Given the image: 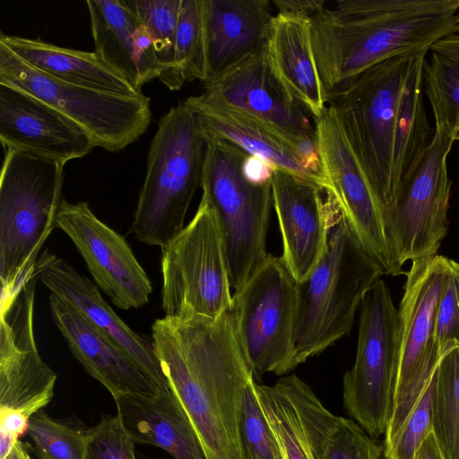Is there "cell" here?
<instances>
[{"instance_id":"3957f363","label":"cell","mask_w":459,"mask_h":459,"mask_svg":"<svg viewBox=\"0 0 459 459\" xmlns=\"http://www.w3.org/2000/svg\"><path fill=\"white\" fill-rule=\"evenodd\" d=\"M384 273L340 215L317 266L297 283L295 367L348 334L358 307Z\"/></svg>"},{"instance_id":"9c48e42d","label":"cell","mask_w":459,"mask_h":459,"mask_svg":"<svg viewBox=\"0 0 459 459\" xmlns=\"http://www.w3.org/2000/svg\"><path fill=\"white\" fill-rule=\"evenodd\" d=\"M35 270L0 302V445L13 447L30 418L53 398L56 374L41 359L33 328Z\"/></svg>"},{"instance_id":"e575fe53","label":"cell","mask_w":459,"mask_h":459,"mask_svg":"<svg viewBox=\"0 0 459 459\" xmlns=\"http://www.w3.org/2000/svg\"><path fill=\"white\" fill-rule=\"evenodd\" d=\"M238 427L243 459H284L260 403L255 378L244 391Z\"/></svg>"},{"instance_id":"1f68e13d","label":"cell","mask_w":459,"mask_h":459,"mask_svg":"<svg viewBox=\"0 0 459 459\" xmlns=\"http://www.w3.org/2000/svg\"><path fill=\"white\" fill-rule=\"evenodd\" d=\"M423 91L435 128L454 137L459 130V59L432 51L423 65Z\"/></svg>"},{"instance_id":"7402d4cb","label":"cell","mask_w":459,"mask_h":459,"mask_svg":"<svg viewBox=\"0 0 459 459\" xmlns=\"http://www.w3.org/2000/svg\"><path fill=\"white\" fill-rule=\"evenodd\" d=\"M49 307L52 319L73 355L113 398L160 392L117 343L69 303L50 293Z\"/></svg>"},{"instance_id":"8d00e7d4","label":"cell","mask_w":459,"mask_h":459,"mask_svg":"<svg viewBox=\"0 0 459 459\" xmlns=\"http://www.w3.org/2000/svg\"><path fill=\"white\" fill-rule=\"evenodd\" d=\"M433 390L434 378L432 376L427 388L402 429L391 443L384 447L385 459H415L420 446L432 433Z\"/></svg>"},{"instance_id":"8fae6325","label":"cell","mask_w":459,"mask_h":459,"mask_svg":"<svg viewBox=\"0 0 459 459\" xmlns=\"http://www.w3.org/2000/svg\"><path fill=\"white\" fill-rule=\"evenodd\" d=\"M0 83L48 104L82 131L95 147L119 152L147 129L150 98L90 90L50 77L25 63L0 42Z\"/></svg>"},{"instance_id":"f1b7e54d","label":"cell","mask_w":459,"mask_h":459,"mask_svg":"<svg viewBox=\"0 0 459 459\" xmlns=\"http://www.w3.org/2000/svg\"><path fill=\"white\" fill-rule=\"evenodd\" d=\"M429 50L415 53L400 97L394 130V199L398 187L414 169L435 135L423 100V65Z\"/></svg>"},{"instance_id":"60d3db41","label":"cell","mask_w":459,"mask_h":459,"mask_svg":"<svg viewBox=\"0 0 459 459\" xmlns=\"http://www.w3.org/2000/svg\"><path fill=\"white\" fill-rule=\"evenodd\" d=\"M272 4L276 6L278 13H290L312 17L325 8L324 0H276Z\"/></svg>"},{"instance_id":"6da1fadb","label":"cell","mask_w":459,"mask_h":459,"mask_svg":"<svg viewBox=\"0 0 459 459\" xmlns=\"http://www.w3.org/2000/svg\"><path fill=\"white\" fill-rule=\"evenodd\" d=\"M157 358L189 416L207 459H243L239 414L255 378L240 349L230 312L214 321L157 319L152 327Z\"/></svg>"},{"instance_id":"4dcf8cb0","label":"cell","mask_w":459,"mask_h":459,"mask_svg":"<svg viewBox=\"0 0 459 459\" xmlns=\"http://www.w3.org/2000/svg\"><path fill=\"white\" fill-rule=\"evenodd\" d=\"M148 30L161 67L159 80L169 90L186 82L176 62L175 45L180 0H126Z\"/></svg>"},{"instance_id":"d6a6232c","label":"cell","mask_w":459,"mask_h":459,"mask_svg":"<svg viewBox=\"0 0 459 459\" xmlns=\"http://www.w3.org/2000/svg\"><path fill=\"white\" fill-rule=\"evenodd\" d=\"M256 390L284 459H315L298 411L280 383L256 384Z\"/></svg>"},{"instance_id":"d4e9b609","label":"cell","mask_w":459,"mask_h":459,"mask_svg":"<svg viewBox=\"0 0 459 459\" xmlns=\"http://www.w3.org/2000/svg\"><path fill=\"white\" fill-rule=\"evenodd\" d=\"M270 68L286 92L312 117L327 106L311 39L310 17L273 15L264 45Z\"/></svg>"},{"instance_id":"7c38bea8","label":"cell","mask_w":459,"mask_h":459,"mask_svg":"<svg viewBox=\"0 0 459 459\" xmlns=\"http://www.w3.org/2000/svg\"><path fill=\"white\" fill-rule=\"evenodd\" d=\"M297 282L281 257L263 261L232 296L234 328L254 374H285L293 368Z\"/></svg>"},{"instance_id":"ba28073f","label":"cell","mask_w":459,"mask_h":459,"mask_svg":"<svg viewBox=\"0 0 459 459\" xmlns=\"http://www.w3.org/2000/svg\"><path fill=\"white\" fill-rule=\"evenodd\" d=\"M161 273L165 317L214 321L230 311L233 295L222 236L204 201L191 221L161 247Z\"/></svg>"},{"instance_id":"83f0119b","label":"cell","mask_w":459,"mask_h":459,"mask_svg":"<svg viewBox=\"0 0 459 459\" xmlns=\"http://www.w3.org/2000/svg\"><path fill=\"white\" fill-rule=\"evenodd\" d=\"M0 42L35 69L64 82L120 96L143 95L96 51L67 48L3 33Z\"/></svg>"},{"instance_id":"bcb514c9","label":"cell","mask_w":459,"mask_h":459,"mask_svg":"<svg viewBox=\"0 0 459 459\" xmlns=\"http://www.w3.org/2000/svg\"><path fill=\"white\" fill-rule=\"evenodd\" d=\"M23 459H32V458L30 456L29 453L27 452V449H26V448H25V450H24Z\"/></svg>"},{"instance_id":"f546056e","label":"cell","mask_w":459,"mask_h":459,"mask_svg":"<svg viewBox=\"0 0 459 459\" xmlns=\"http://www.w3.org/2000/svg\"><path fill=\"white\" fill-rule=\"evenodd\" d=\"M433 378L432 432L445 459H459V346L442 355Z\"/></svg>"},{"instance_id":"7bdbcfd3","label":"cell","mask_w":459,"mask_h":459,"mask_svg":"<svg viewBox=\"0 0 459 459\" xmlns=\"http://www.w3.org/2000/svg\"><path fill=\"white\" fill-rule=\"evenodd\" d=\"M415 459H445L437 446L433 432L423 441L416 454Z\"/></svg>"},{"instance_id":"cb8c5ba5","label":"cell","mask_w":459,"mask_h":459,"mask_svg":"<svg viewBox=\"0 0 459 459\" xmlns=\"http://www.w3.org/2000/svg\"><path fill=\"white\" fill-rule=\"evenodd\" d=\"M86 4L100 57L139 91L159 79L161 67L152 38L126 0H87Z\"/></svg>"},{"instance_id":"9a60e30c","label":"cell","mask_w":459,"mask_h":459,"mask_svg":"<svg viewBox=\"0 0 459 459\" xmlns=\"http://www.w3.org/2000/svg\"><path fill=\"white\" fill-rule=\"evenodd\" d=\"M315 136L327 184L342 216L385 274L397 276L403 266L388 243L380 211L360 164L344 132L335 105L328 102L314 117Z\"/></svg>"},{"instance_id":"30bf717a","label":"cell","mask_w":459,"mask_h":459,"mask_svg":"<svg viewBox=\"0 0 459 459\" xmlns=\"http://www.w3.org/2000/svg\"><path fill=\"white\" fill-rule=\"evenodd\" d=\"M399 352V311L379 279L361 302L356 359L342 383L346 411L374 439L385 435L392 418Z\"/></svg>"},{"instance_id":"ab89813d","label":"cell","mask_w":459,"mask_h":459,"mask_svg":"<svg viewBox=\"0 0 459 459\" xmlns=\"http://www.w3.org/2000/svg\"><path fill=\"white\" fill-rule=\"evenodd\" d=\"M275 169L265 160L247 155L242 164L245 178L252 184L271 183Z\"/></svg>"},{"instance_id":"277c9868","label":"cell","mask_w":459,"mask_h":459,"mask_svg":"<svg viewBox=\"0 0 459 459\" xmlns=\"http://www.w3.org/2000/svg\"><path fill=\"white\" fill-rule=\"evenodd\" d=\"M205 145L195 115L185 100L160 117L131 227L140 242L163 247L185 228L187 210L201 185Z\"/></svg>"},{"instance_id":"2e32d148","label":"cell","mask_w":459,"mask_h":459,"mask_svg":"<svg viewBox=\"0 0 459 459\" xmlns=\"http://www.w3.org/2000/svg\"><path fill=\"white\" fill-rule=\"evenodd\" d=\"M55 225L73 241L116 307L127 310L149 301L152 286L147 273L126 239L97 218L88 203L62 199Z\"/></svg>"},{"instance_id":"ac0fdd59","label":"cell","mask_w":459,"mask_h":459,"mask_svg":"<svg viewBox=\"0 0 459 459\" xmlns=\"http://www.w3.org/2000/svg\"><path fill=\"white\" fill-rule=\"evenodd\" d=\"M35 274L51 293L69 303L117 343L162 392L169 385L149 340L133 331L100 295L97 286L61 257L43 251Z\"/></svg>"},{"instance_id":"603a6c76","label":"cell","mask_w":459,"mask_h":459,"mask_svg":"<svg viewBox=\"0 0 459 459\" xmlns=\"http://www.w3.org/2000/svg\"><path fill=\"white\" fill-rule=\"evenodd\" d=\"M204 83L263 48L273 20L266 0H201Z\"/></svg>"},{"instance_id":"7dc6e473","label":"cell","mask_w":459,"mask_h":459,"mask_svg":"<svg viewBox=\"0 0 459 459\" xmlns=\"http://www.w3.org/2000/svg\"><path fill=\"white\" fill-rule=\"evenodd\" d=\"M454 140L459 141V130L454 134Z\"/></svg>"},{"instance_id":"7a4b0ae2","label":"cell","mask_w":459,"mask_h":459,"mask_svg":"<svg viewBox=\"0 0 459 459\" xmlns=\"http://www.w3.org/2000/svg\"><path fill=\"white\" fill-rule=\"evenodd\" d=\"M459 0H339L311 20L327 103L359 74L390 57L455 34Z\"/></svg>"},{"instance_id":"4316f807","label":"cell","mask_w":459,"mask_h":459,"mask_svg":"<svg viewBox=\"0 0 459 459\" xmlns=\"http://www.w3.org/2000/svg\"><path fill=\"white\" fill-rule=\"evenodd\" d=\"M293 403L315 459H380L382 447L354 420L329 411L299 377L279 381Z\"/></svg>"},{"instance_id":"ee69618b","label":"cell","mask_w":459,"mask_h":459,"mask_svg":"<svg viewBox=\"0 0 459 459\" xmlns=\"http://www.w3.org/2000/svg\"><path fill=\"white\" fill-rule=\"evenodd\" d=\"M24 450V445L21 441H18L8 459H23Z\"/></svg>"},{"instance_id":"f35d334b","label":"cell","mask_w":459,"mask_h":459,"mask_svg":"<svg viewBox=\"0 0 459 459\" xmlns=\"http://www.w3.org/2000/svg\"><path fill=\"white\" fill-rule=\"evenodd\" d=\"M135 445L117 415L103 416L89 429L86 459H136Z\"/></svg>"},{"instance_id":"52a82bcc","label":"cell","mask_w":459,"mask_h":459,"mask_svg":"<svg viewBox=\"0 0 459 459\" xmlns=\"http://www.w3.org/2000/svg\"><path fill=\"white\" fill-rule=\"evenodd\" d=\"M202 199L214 212L221 232L231 288L237 290L268 256L266 236L273 206L272 184L244 176L248 155L221 140H205Z\"/></svg>"},{"instance_id":"c3c4849f","label":"cell","mask_w":459,"mask_h":459,"mask_svg":"<svg viewBox=\"0 0 459 459\" xmlns=\"http://www.w3.org/2000/svg\"><path fill=\"white\" fill-rule=\"evenodd\" d=\"M5 459H8V458H5Z\"/></svg>"},{"instance_id":"484cf974","label":"cell","mask_w":459,"mask_h":459,"mask_svg":"<svg viewBox=\"0 0 459 459\" xmlns=\"http://www.w3.org/2000/svg\"><path fill=\"white\" fill-rule=\"evenodd\" d=\"M114 400L117 415L136 444L158 446L175 459H207L195 428L170 389Z\"/></svg>"},{"instance_id":"b9f144b4","label":"cell","mask_w":459,"mask_h":459,"mask_svg":"<svg viewBox=\"0 0 459 459\" xmlns=\"http://www.w3.org/2000/svg\"><path fill=\"white\" fill-rule=\"evenodd\" d=\"M430 50L459 59V34H451L435 42Z\"/></svg>"},{"instance_id":"5b68a950","label":"cell","mask_w":459,"mask_h":459,"mask_svg":"<svg viewBox=\"0 0 459 459\" xmlns=\"http://www.w3.org/2000/svg\"><path fill=\"white\" fill-rule=\"evenodd\" d=\"M65 163L5 149L0 178L1 294L12 293L32 272L56 228Z\"/></svg>"},{"instance_id":"d590c367","label":"cell","mask_w":459,"mask_h":459,"mask_svg":"<svg viewBox=\"0 0 459 459\" xmlns=\"http://www.w3.org/2000/svg\"><path fill=\"white\" fill-rule=\"evenodd\" d=\"M175 55L185 80L204 82V34L201 0H180Z\"/></svg>"},{"instance_id":"d6986e66","label":"cell","mask_w":459,"mask_h":459,"mask_svg":"<svg viewBox=\"0 0 459 459\" xmlns=\"http://www.w3.org/2000/svg\"><path fill=\"white\" fill-rule=\"evenodd\" d=\"M204 93L290 136L315 135L305 109L273 75L264 47L205 82Z\"/></svg>"},{"instance_id":"44dd1931","label":"cell","mask_w":459,"mask_h":459,"mask_svg":"<svg viewBox=\"0 0 459 459\" xmlns=\"http://www.w3.org/2000/svg\"><path fill=\"white\" fill-rule=\"evenodd\" d=\"M185 102L194 111L204 140L230 143L248 155L265 160L275 169L326 190L325 180L307 170L298 154V146L306 136L286 134L259 118L215 100L204 92L188 97Z\"/></svg>"},{"instance_id":"5bb4252c","label":"cell","mask_w":459,"mask_h":459,"mask_svg":"<svg viewBox=\"0 0 459 459\" xmlns=\"http://www.w3.org/2000/svg\"><path fill=\"white\" fill-rule=\"evenodd\" d=\"M430 146L398 187L384 227L401 266L437 255L448 229L447 211L452 180L447 155L454 137L435 128Z\"/></svg>"},{"instance_id":"f6af8a7d","label":"cell","mask_w":459,"mask_h":459,"mask_svg":"<svg viewBox=\"0 0 459 459\" xmlns=\"http://www.w3.org/2000/svg\"><path fill=\"white\" fill-rule=\"evenodd\" d=\"M455 34H459V12L456 15V30H455Z\"/></svg>"},{"instance_id":"836d02e7","label":"cell","mask_w":459,"mask_h":459,"mask_svg":"<svg viewBox=\"0 0 459 459\" xmlns=\"http://www.w3.org/2000/svg\"><path fill=\"white\" fill-rule=\"evenodd\" d=\"M27 433L40 459H86L89 429L55 420L39 410L29 420Z\"/></svg>"},{"instance_id":"74e56055","label":"cell","mask_w":459,"mask_h":459,"mask_svg":"<svg viewBox=\"0 0 459 459\" xmlns=\"http://www.w3.org/2000/svg\"><path fill=\"white\" fill-rule=\"evenodd\" d=\"M436 335L441 357L459 346V263L447 257L437 310Z\"/></svg>"},{"instance_id":"e0dca14e","label":"cell","mask_w":459,"mask_h":459,"mask_svg":"<svg viewBox=\"0 0 459 459\" xmlns=\"http://www.w3.org/2000/svg\"><path fill=\"white\" fill-rule=\"evenodd\" d=\"M273 208L282 240L281 259L297 283L307 280L328 249L331 231L341 212L330 193L287 172L275 169Z\"/></svg>"},{"instance_id":"ffe728a7","label":"cell","mask_w":459,"mask_h":459,"mask_svg":"<svg viewBox=\"0 0 459 459\" xmlns=\"http://www.w3.org/2000/svg\"><path fill=\"white\" fill-rule=\"evenodd\" d=\"M0 140L13 149L63 163L82 158L91 140L39 99L0 83Z\"/></svg>"},{"instance_id":"4fadbf2b","label":"cell","mask_w":459,"mask_h":459,"mask_svg":"<svg viewBox=\"0 0 459 459\" xmlns=\"http://www.w3.org/2000/svg\"><path fill=\"white\" fill-rule=\"evenodd\" d=\"M446 256L412 261L400 303L399 369L392 418L385 433L387 446L402 429L430 382L441 358L436 317Z\"/></svg>"},{"instance_id":"8992f818","label":"cell","mask_w":459,"mask_h":459,"mask_svg":"<svg viewBox=\"0 0 459 459\" xmlns=\"http://www.w3.org/2000/svg\"><path fill=\"white\" fill-rule=\"evenodd\" d=\"M416 52L371 66L329 101L339 112L383 224L394 204L393 167L398 105Z\"/></svg>"}]
</instances>
